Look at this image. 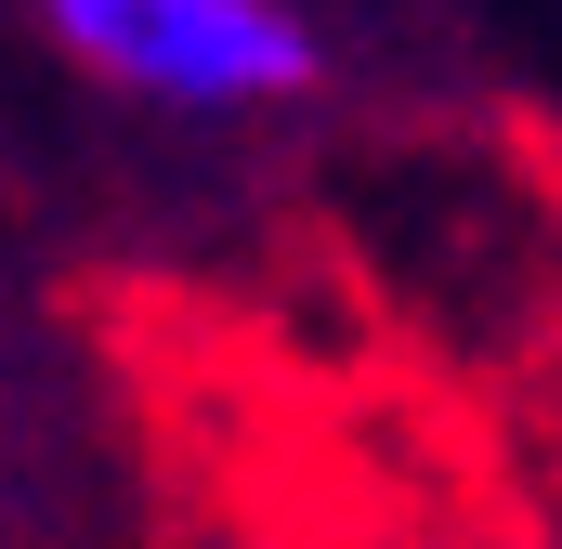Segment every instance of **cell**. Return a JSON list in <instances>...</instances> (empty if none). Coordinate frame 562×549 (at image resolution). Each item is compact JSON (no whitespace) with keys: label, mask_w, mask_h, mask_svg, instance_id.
<instances>
[{"label":"cell","mask_w":562,"mask_h":549,"mask_svg":"<svg viewBox=\"0 0 562 549\" xmlns=\"http://www.w3.org/2000/svg\"><path fill=\"white\" fill-rule=\"evenodd\" d=\"M53 40L119 79L144 105H196V119H236V105H288L314 92V26L288 0H40Z\"/></svg>","instance_id":"1"}]
</instances>
